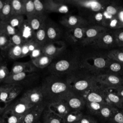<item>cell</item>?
I'll use <instances>...</instances> for the list:
<instances>
[{
    "label": "cell",
    "mask_w": 123,
    "mask_h": 123,
    "mask_svg": "<svg viewBox=\"0 0 123 123\" xmlns=\"http://www.w3.org/2000/svg\"><path fill=\"white\" fill-rule=\"evenodd\" d=\"M82 96L86 102H92L111 105L105 94V87L98 84L85 92Z\"/></svg>",
    "instance_id": "cell-7"
},
{
    "label": "cell",
    "mask_w": 123,
    "mask_h": 123,
    "mask_svg": "<svg viewBox=\"0 0 123 123\" xmlns=\"http://www.w3.org/2000/svg\"><path fill=\"white\" fill-rule=\"evenodd\" d=\"M62 25L68 29L81 25H89L87 20L80 15L67 14L62 16L60 21Z\"/></svg>",
    "instance_id": "cell-16"
},
{
    "label": "cell",
    "mask_w": 123,
    "mask_h": 123,
    "mask_svg": "<svg viewBox=\"0 0 123 123\" xmlns=\"http://www.w3.org/2000/svg\"><path fill=\"white\" fill-rule=\"evenodd\" d=\"M23 88L22 86L9 84L0 86V101L9 105L19 95Z\"/></svg>",
    "instance_id": "cell-8"
},
{
    "label": "cell",
    "mask_w": 123,
    "mask_h": 123,
    "mask_svg": "<svg viewBox=\"0 0 123 123\" xmlns=\"http://www.w3.org/2000/svg\"><path fill=\"white\" fill-rule=\"evenodd\" d=\"M34 105L28 102L25 99L21 97L13 103L9 104L7 109L13 114L23 117L28 110Z\"/></svg>",
    "instance_id": "cell-17"
},
{
    "label": "cell",
    "mask_w": 123,
    "mask_h": 123,
    "mask_svg": "<svg viewBox=\"0 0 123 123\" xmlns=\"http://www.w3.org/2000/svg\"><path fill=\"white\" fill-rule=\"evenodd\" d=\"M5 1V0H0V12H1L2 8H3V7L4 6Z\"/></svg>",
    "instance_id": "cell-54"
},
{
    "label": "cell",
    "mask_w": 123,
    "mask_h": 123,
    "mask_svg": "<svg viewBox=\"0 0 123 123\" xmlns=\"http://www.w3.org/2000/svg\"><path fill=\"white\" fill-rule=\"evenodd\" d=\"M109 61L107 53H89L81 59L80 65L97 76L103 74Z\"/></svg>",
    "instance_id": "cell-4"
},
{
    "label": "cell",
    "mask_w": 123,
    "mask_h": 123,
    "mask_svg": "<svg viewBox=\"0 0 123 123\" xmlns=\"http://www.w3.org/2000/svg\"><path fill=\"white\" fill-rule=\"evenodd\" d=\"M37 76L36 72L9 74L3 83L4 84L20 86L23 87V85H26L34 82L37 79Z\"/></svg>",
    "instance_id": "cell-9"
},
{
    "label": "cell",
    "mask_w": 123,
    "mask_h": 123,
    "mask_svg": "<svg viewBox=\"0 0 123 123\" xmlns=\"http://www.w3.org/2000/svg\"><path fill=\"white\" fill-rule=\"evenodd\" d=\"M33 38L37 44L42 47L48 43L45 24L43 25L38 30L34 32Z\"/></svg>",
    "instance_id": "cell-29"
},
{
    "label": "cell",
    "mask_w": 123,
    "mask_h": 123,
    "mask_svg": "<svg viewBox=\"0 0 123 123\" xmlns=\"http://www.w3.org/2000/svg\"><path fill=\"white\" fill-rule=\"evenodd\" d=\"M97 82L101 86L113 88L123 85V77L109 74H102L96 76Z\"/></svg>",
    "instance_id": "cell-10"
},
{
    "label": "cell",
    "mask_w": 123,
    "mask_h": 123,
    "mask_svg": "<svg viewBox=\"0 0 123 123\" xmlns=\"http://www.w3.org/2000/svg\"><path fill=\"white\" fill-rule=\"evenodd\" d=\"M117 18L121 26V28H123V6L119 11L117 14Z\"/></svg>",
    "instance_id": "cell-51"
},
{
    "label": "cell",
    "mask_w": 123,
    "mask_h": 123,
    "mask_svg": "<svg viewBox=\"0 0 123 123\" xmlns=\"http://www.w3.org/2000/svg\"><path fill=\"white\" fill-rule=\"evenodd\" d=\"M7 50L9 58L15 60L22 58L21 46L12 45Z\"/></svg>",
    "instance_id": "cell-38"
},
{
    "label": "cell",
    "mask_w": 123,
    "mask_h": 123,
    "mask_svg": "<svg viewBox=\"0 0 123 123\" xmlns=\"http://www.w3.org/2000/svg\"><path fill=\"white\" fill-rule=\"evenodd\" d=\"M104 19L103 11L96 12L89 16L86 20L89 25H101Z\"/></svg>",
    "instance_id": "cell-35"
},
{
    "label": "cell",
    "mask_w": 123,
    "mask_h": 123,
    "mask_svg": "<svg viewBox=\"0 0 123 123\" xmlns=\"http://www.w3.org/2000/svg\"><path fill=\"white\" fill-rule=\"evenodd\" d=\"M0 123H2V120H1V118H0Z\"/></svg>",
    "instance_id": "cell-56"
},
{
    "label": "cell",
    "mask_w": 123,
    "mask_h": 123,
    "mask_svg": "<svg viewBox=\"0 0 123 123\" xmlns=\"http://www.w3.org/2000/svg\"><path fill=\"white\" fill-rule=\"evenodd\" d=\"M25 41L26 40L19 31L17 33L11 37V44L12 45L21 46Z\"/></svg>",
    "instance_id": "cell-44"
},
{
    "label": "cell",
    "mask_w": 123,
    "mask_h": 123,
    "mask_svg": "<svg viewBox=\"0 0 123 123\" xmlns=\"http://www.w3.org/2000/svg\"><path fill=\"white\" fill-rule=\"evenodd\" d=\"M87 26L88 25H81L68 29L66 34L68 39L74 44L80 43L81 44Z\"/></svg>",
    "instance_id": "cell-20"
},
{
    "label": "cell",
    "mask_w": 123,
    "mask_h": 123,
    "mask_svg": "<svg viewBox=\"0 0 123 123\" xmlns=\"http://www.w3.org/2000/svg\"><path fill=\"white\" fill-rule=\"evenodd\" d=\"M90 46L96 49H109L117 47L113 30L108 29L103 33Z\"/></svg>",
    "instance_id": "cell-6"
},
{
    "label": "cell",
    "mask_w": 123,
    "mask_h": 123,
    "mask_svg": "<svg viewBox=\"0 0 123 123\" xmlns=\"http://www.w3.org/2000/svg\"><path fill=\"white\" fill-rule=\"evenodd\" d=\"M48 42L58 41L62 35L61 30L59 26L51 20L47 19L45 23Z\"/></svg>",
    "instance_id": "cell-21"
},
{
    "label": "cell",
    "mask_w": 123,
    "mask_h": 123,
    "mask_svg": "<svg viewBox=\"0 0 123 123\" xmlns=\"http://www.w3.org/2000/svg\"><path fill=\"white\" fill-rule=\"evenodd\" d=\"M63 75L51 74L43 81L41 86L44 100L49 103L63 100L72 90Z\"/></svg>",
    "instance_id": "cell-1"
},
{
    "label": "cell",
    "mask_w": 123,
    "mask_h": 123,
    "mask_svg": "<svg viewBox=\"0 0 123 123\" xmlns=\"http://www.w3.org/2000/svg\"><path fill=\"white\" fill-rule=\"evenodd\" d=\"M11 45V37L0 32V49L6 50Z\"/></svg>",
    "instance_id": "cell-43"
},
{
    "label": "cell",
    "mask_w": 123,
    "mask_h": 123,
    "mask_svg": "<svg viewBox=\"0 0 123 123\" xmlns=\"http://www.w3.org/2000/svg\"><path fill=\"white\" fill-rule=\"evenodd\" d=\"M18 30L11 26L6 21H0V32L10 37L18 32Z\"/></svg>",
    "instance_id": "cell-37"
},
{
    "label": "cell",
    "mask_w": 123,
    "mask_h": 123,
    "mask_svg": "<svg viewBox=\"0 0 123 123\" xmlns=\"http://www.w3.org/2000/svg\"><path fill=\"white\" fill-rule=\"evenodd\" d=\"M1 118L2 123H21L23 117L13 114L6 108Z\"/></svg>",
    "instance_id": "cell-31"
},
{
    "label": "cell",
    "mask_w": 123,
    "mask_h": 123,
    "mask_svg": "<svg viewBox=\"0 0 123 123\" xmlns=\"http://www.w3.org/2000/svg\"><path fill=\"white\" fill-rule=\"evenodd\" d=\"M65 76L71 90L81 96L87 90L98 84L96 75L81 65Z\"/></svg>",
    "instance_id": "cell-2"
},
{
    "label": "cell",
    "mask_w": 123,
    "mask_h": 123,
    "mask_svg": "<svg viewBox=\"0 0 123 123\" xmlns=\"http://www.w3.org/2000/svg\"><path fill=\"white\" fill-rule=\"evenodd\" d=\"M12 14L25 15L24 0H11Z\"/></svg>",
    "instance_id": "cell-36"
},
{
    "label": "cell",
    "mask_w": 123,
    "mask_h": 123,
    "mask_svg": "<svg viewBox=\"0 0 123 123\" xmlns=\"http://www.w3.org/2000/svg\"><path fill=\"white\" fill-rule=\"evenodd\" d=\"M36 67L32 61L31 62H17L13 64L10 74L33 72H36Z\"/></svg>",
    "instance_id": "cell-24"
},
{
    "label": "cell",
    "mask_w": 123,
    "mask_h": 123,
    "mask_svg": "<svg viewBox=\"0 0 123 123\" xmlns=\"http://www.w3.org/2000/svg\"><path fill=\"white\" fill-rule=\"evenodd\" d=\"M115 92L123 99V85L113 88Z\"/></svg>",
    "instance_id": "cell-52"
},
{
    "label": "cell",
    "mask_w": 123,
    "mask_h": 123,
    "mask_svg": "<svg viewBox=\"0 0 123 123\" xmlns=\"http://www.w3.org/2000/svg\"><path fill=\"white\" fill-rule=\"evenodd\" d=\"M84 115L82 111H70L63 118L64 123H78Z\"/></svg>",
    "instance_id": "cell-34"
},
{
    "label": "cell",
    "mask_w": 123,
    "mask_h": 123,
    "mask_svg": "<svg viewBox=\"0 0 123 123\" xmlns=\"http://www.w3.org/2000/svg\"><path fill=\"white\" fill-rule=\"evenodd\" d=\"M108 30V28L101 25H89L86 28L85 37L81 45L84 46H90L101 34Z\"/></svg>",
    "instance_id": "cell-13"
},
{
    "label": "cell",
    "mask_w": 123,
    "mask_h": 123,
    "mask_svg": "<svg viewBox=\"0 0 123 123\" xmlns=\"http://www.w3.org/2000/svg\"><path fill=\"white\" fill-rule=\"evenodd\" d=\"M71 111H81L85 107L86 102L80 95L71 91L63 99Z\"/></svg>",
    "instance_id": "cell-14"
},
{
    "label": "cell",
    "mask_w": 123,
    "mask_h": 123,
    "mask_svg": "<svg viewBox=\"0 0 123 123\" xmlns=\"http://www.w3.org/2000/svg\"><path fill=\"white\" fill-rule=\"evenodd\" d=\"M65 43L60 40L48 42L42 47L43 54L54 59L61 54L66 49Z\"/></svg>",
    "instance_id": "cell-12"
},
{
    "label": "cell",
    "mask_w": 123,
    "mask_h": 123,
    "mask_svg": "<svg viewBox=\"0 0 123 123\" xmlns=\"http://www.w3.org/2000/svg\"><path fill=\"white\" fill-rule=\"evenodd\" d=\"M103 74H113L123 77V63L109 59Z\"/></svg>",
    "instance_id": "cell-26"
},
{
    "label": "cell",
    "mask_w": 123,
    "mask_h": 123,
    "mask_svg": "<svg viewBox=\"0 0 123 123\" xmlns=\"http://www.w3.org/2000/svg\"><path fill=\"white\" fill-rule=\"evenodd\" d=\"M77 123H98V121L90 115L84 114Z\"/></svg>",
    "instance_id": "cell-49"
},
{
    "label": "cell",
    "mask_w": 123,
    "mask_h": 123,
    "mask_svg": "<svg viewBox=\"0 0 123 123\" xmlns=\"http://www.w3.org/2000/svg\"><path fill=\"white\" fill-rule=\"evenodd\" d=\"M123 6V4L118 0H109L108 4L103 11L104 19L102 26L106 27L108 23L115 16H116Z\"/></svg>",
    "instance_id": "cell-15"
},
{
    "label": "cell",
    "mask_w": 123,
    "mask_h": 123,
    "mask_svg": "<svg viewBox=\"0 0 123 123\" xmlns=\"http://www.w3.org/2000/svg\"><path fill=\"white\" fill-rule=\"evenodd\" d=\"M48 104V102L44 101L32 107L24 115L21 123H35L38 121Z\"/></svg>",
    "instance_id": "cell-11"
},
{
    "label": "cell",
    "mask_w": 123,
    "mask_h": 123,
    "mask_svg": "<svg viewBox=\"0 0 123 123\" xmlns=\"http://www.w3.org/2000/svg\"><path fill=\"white\" fill-rule=\"evenodd\" d=\"M118 108L110 105H104L100 110L98 117L101 120L109 122Z\"/></svg>",
    "instance_id": "cell-28"
},
{
    "label": "cell",
    "mask_w": 123,
    "mask_h": 123,
    "mask_svg": "<svg viewBox=\"0 0 123 123\" xmlns=\"http://www.w3.org/2000/svg\"><path fill=\"white\" fill-rule=\"evenodd\" d=\"M117 46L123 48V28L113 30Z\"/></svg>",
    "instance_id": "cell-48"
},
{
    "label": "cell",
    "mask_w": 123,
    "mask_h": 123,
    "mask_svg": "<svg viewBox=\"0 0 123 123\" xmlns=\"http://www.w3.org/2000/svg\"><path fill=\"white\" fill-rule=\"evenodd\" d=\"M104 104L92 102H86V107L91 115L98 116L100 110Z\"/></svg>",
    "instance_id": "cell-41"
},
{
    "label": "cell",
    "mask_w": 123,
    "mask_h": 123,
    "mask_svg": "<svg viewBox=\"0 0 123 123\" xmlns=\"http://www.w3.org/2000/svg\"><path fill=\"white\" fill-rule=\"evenodd\" d=\"M121 49H122L123 50V48H121Z\"/></svg>",
    "instance_id": "cell-59"
},
{
    "label": "cell",
    "mask_w": 123,
    "mask_h": 123,
    "mask_svg": "<svg viewBox=\"0 0 123 123\" xmlns=\"http://www.w3.org/2000/svg\"></svg>",
    "instance_id": "cell-60"
},
{
    "label": "cell",
    "mask_w": 123,
    "mask_h": 123,
    "mask_svg": "<svg viewBox=\"0 0 123 123\" xmlns=\"http://www.w3.org/2000/svg\"><path fill=\"white\" fill-rule=\"evenodd\" d=\"M121 110V111H123V109H122V110Z\"/></svg>",
    "instance_id": "cell-58"
},
{
    "label": "cell",
    "mask_w": 123,
    "mask_h": 123,
    "mask_svg": "<svg viewBox=\"0 0 123 123\" xmlns=\"http://www.w3.org/2000/svg\"><path fill=\"white\" fill-rule=\"evenodd\" d=\"M1 61H2V59L1 58V57H0V64H1L2 62H1Z\"/></svg>",
    "instance_id": "cell-55"
},
{
    "label": "cell",
    "mask_w": 123,
    "mask_h": 123,
    "mask_svg": "<svg viewBox=\"0 0 123 123\" xmlns=\"http://www.w3.org/2000/svg\"><path fill=\"white\" fill-rule=\"evenodd\" d=\"M108 58L112 60L123 63V50L121 49H112L107 53Z\"/></svg>",
    "instance_id": "cell-40"
},
{
    "label": "cell",
    "mask_w": 123,
    "mask_h": 123,
    "mask_svg": "<svg viewBox=\"0 0 123 123\" xmlns=\"http://www.w3.org/2000/svg\"><path fill=\"white\" fill-rule=\"evenodd\" d=\"M47 107L51 111L62 118L71 111L63 100H59L48 103Z\"/></svg>",
    "instance_id": "cell-22"
},
{
    "label": "cell",
    "mask_w": 123,
    "mask_h": 123,
    "mask_svg": "<svg viewBox=\"0 0 123 123\" xmlns=\"http://www.w3.org/2000/svg\"><path fill=\"white\" fill-rule=\"evenodd\" d=\"M12 15L11 0H6L0 13V21H6Z\"/></svg>",
    "instance_id": "cell-39"
},
{
    "label": "cell",
    "mask_w": 123,
    "mask_h": 123,
    "mask_svg": "<svg viewBox=\"0 0 123 123\" xmlns=\"http://www.w3.org/2000/svg\"><path fill=\"white\" fill-rule=\"evenodd\" d=\"M24 16L20 14H12L6 21L17 30H19L25 22Z\"/></svg>",
    "instance_id": "cell-33"
},
{
    "label": "cell",
    "mask_w": 123,
    "mask_h": 123,
    "mask_svg": "<svg viewBox=\"0 0 123 123\" xmlns=\"http://www.w3.org/2000/svg\"><path fill=\"white\" fill-rule=\"evenodd\" d=\"M108 123H123V112L117 109L111 118L108 122Z\"/></svg>",
    "instance_id": "cell-46"
},
{
    "label": "cell",
    "mask_w": 123,
    "mask_h": 123,
    "mask_svg": "<svg viewBox=\"0 0 123 123\" xmlns=\"http://www.w3.org/2000/svg\"><path fill=\"white\" fill-rule=\"evenodd\" d=\"M33 2L36 14L39 15L46 14V11L44 2H42L39 0H33Z\"/></svg>",
    "instance_id": "cell-45"
},
{
    "label": "cell",
    "mask_w": 123,
    "mask_h": 123,
    "mask_svg": "<svg viewBox=\"0 0 123 123\" xmlns=\"http://www.w3.org/2000/svg\"><path fill=\"white\" fill-rule=\"evenodd\" d=\"M8 105L0 101V115L3 113Z\"/></svg>",
    "instance_id": "cell-53"
},
{
    "label": "cell",
    "mask_w": 123,
    "mask_h": 123,
    "mask_svg": "<svg viewBox=\"0 0 123 123\" xmlns=\"http://www.w3.org/2000/svg\"><path fill=\"white\" fill-rule=\"evenodd\" d=\"M42 123H64L63 118L46 107L42 114Z\"/></svg>",
    "instance_id": "cell-27"
},
{
    "label": "cell",
    "mask_w": 123,
    "mask_h": 123,
    "mask_svg": "<svg viewBox=\"0 0 123 123\" xmlns=\"http://www.w3.org/2000/svg\"><path fill=\"white\" fill-rule=\"evenodd\" d=\"M25 7V15L28 18L36 14L33 0H24Z\"/></svg>",
    "instance_id": "cell-42"
},
{
    "label": "cell",
    "mask_w": 123,
    "mask_h": 123,
    "mask_svg": "<svg viewBox=\"0 0 123 123\" xmlns=\"http://www.w3.org/2000/svg\"><path fill=\"white\" fill-rule=\"evenodd\" d=\"M53 59V58L47 55L42 54L38 58L31 60V61L36 67L42 69L49 65Z\"/></svg>",
    "instance_id": "cell-32"
},
{
    "label": "cell",
    "mask_w": 123,
    "mask_h": 123,
    "mask_svg": "<svg viewBox=\"0 0 123 123\" xmlns=\"http://www.w3.org/2000/svg\"><path fill=\"white\" fill-rule=\"evenodd\" d=\"M42 54H43L42 52V46H40L34 49L30 53L29 56L31 59V60H32L38 58Z\"/></svg>",
    "instance_id": "cell-50"
},
{
    "label": "cell",
    "mask_w": 123,
    "mask_h": 123,
    "mask_svg": "<svg viewBox=\"0 0 123 123\" xmlns=\"http://www.w3.org/2000/svg\"><path fill=\"white\" fill-rule=\"evenodd\" d=\"M22 97L33 105L45 101L40 86L27 90Z\"/></svg>",
    "instance_id": "cell-18"
},
{
    "label": "cell",
    "mask_w": 123,
    "mask_h": 123,
    "mask_svg": "<svg viewBox=\"0 0 123 123\" xmlns=\"http://www.w3.org/2000/svg\"><path fill=\"white\" fill-rule=\"evenodd\" d=\"M66 4L76 7L80 16L86 19L91 15L102 11L108 4L109 0H64Z\"/></svg>",
    "instance_id": "cell-3"
},
{
    "label": "cell",
    "mask_w": 123,
    "mask_h": 123,
    "mask_svg": "<svg viewBox=\"0 0 123 123\" xmlns=\"http://www.w3.org/2000/svg\"><path fill=\"white\" fill-rule=\"evenodd\" d=\"M41 123L40 122H39V121H37V122H36V123Z\"/></svg>",
    "instance_id": "cell-57"
},
{
    "label": "cell",
    "mask_w": 123,
    "mask_h": 123,
    "mask_svg": "<svg viewBox=\"0 0 123 123\" xmlns=\"http://www.w3.org/2000/svg\"><path fill=\"white\" fill-rule=\"evenodd\" d=\"M81 59L77 56L61 59L50 64L49 70L51 74L65 75L80 66Z\"/></svg>",
    "instance_id": "cell-5"
},
{
    "label": "cell",
    "mask_w": 123,
    "mask_h": 123,
    "mask_svg": "<svg viewBox=\"0 0 123 123\" xmlns=\"http://www.w3.org/2000/svg\"><path fill=\"white\" fill-rule=\"evenodd\" d=\"M47 18L46 14L39 15L35 14L27 18L26 21L31 30L35 32L45 24Z\"/></svg>",
    "instance_id": "cell-25"
},
{
    "label": "cell",
    "mask_w": 123,
    "mask_h": 123,
    "mask_svg": "<svg viewBox=\"0 0 123 123\" xmlns=\"http://www.w3.org/2000/svg\"><path fill=\"white\" fill-rule=\"evenodd\" d=\"M106 98L109 104L120 110L123 109V99L121 98L113 88L105 87Z\"/></svg>",
    "instance_id": "cell-23"
},
{
    "label": "cell",
    "mask_w": 123,
    "mask_h": 123,
    "mask_svg": "<svg viewBox=\"0 0 123 123\" xmlns=\"http://www.w3.org/2000/svg\"><path fill=\"white\" fill-rule=\"evenodd\" d=\"M10 73L6 64L2 63L0 64V83L5 81L10 74Z\"/></svg>",
    "instance_id": "cell-47"
},
{
    "label": "cell",
    "mask_w": 123,
    "mask_h": 123,
    "mask_svg": "<svg viewBox=\"0 0 123 123\" xmlns=\"http://www.w3.org/2000/svg\"><path fill=\"white\" fill-rule=\"evenodd\" d=\"M38 46L40 45L33 38L26 41L21 45L22 58L29 55L30 53Z\"/></svg>",
    "instance_id": "cell-30"
},
{
    "label": "cell",
    "mask_w": 123,
    "mask_h": 123,
    "mask_svg": "<svg viewBox=\"0 0 123 123\" xmlns=\"http://www.w3.org/2000/svg\"><path fill=\"white\" fill-rule=\"evenodd\" d=\"M46 12H56L67 14L69 11L68 6L63 0H46L44 1Z\"/></svg>",
    "instance_id": "cell-19"
}]
</instances>
